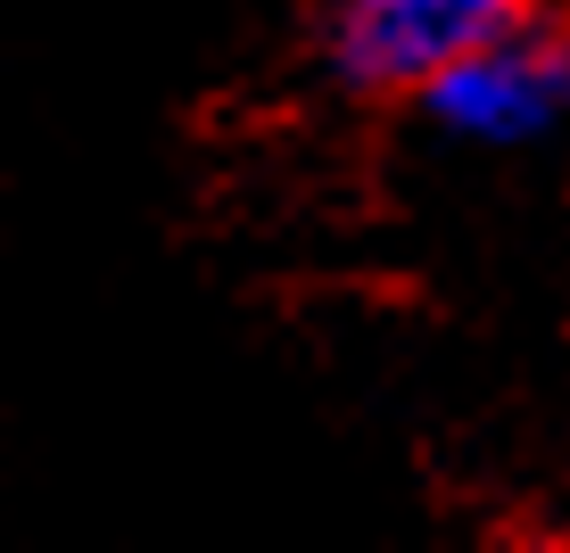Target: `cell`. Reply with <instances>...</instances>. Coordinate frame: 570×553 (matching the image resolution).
Wrapping results in <instances>:
<instances>
[{
  "instance_id": "obj_1",
  "label": "cell",
  "mask_w": 570,
  "mask_h": 553,
  "mask_svg": "<svg viewBox=\"0 0 570 553\" xmlns=\"http://www.w3.org/2000/svg\"><path fill=\"white\" fill-rule=\"evenodd\" d=\"M422 116L446 141L471 149H529L546 132L570 125V33L529 17V26L497 33L488 50H471L463 67H446L422 91Z\"/></svg>"
},
{
  "instance_id": "obj_2",
  "label": "cell",
  "mask_w": 570,
  "mask_h": 553,
  "mask_svg": "<svg viewBox=\"0 0 570 553\" xmlns=\"http://www.w3.org/2000/svg\"><path fill=\"white\" fill-rule=\"evenodd\" d=\"M538 17V0H340L331 17V67L356 91H422L497 33Z\"/></svg>"
}]
</instances>
